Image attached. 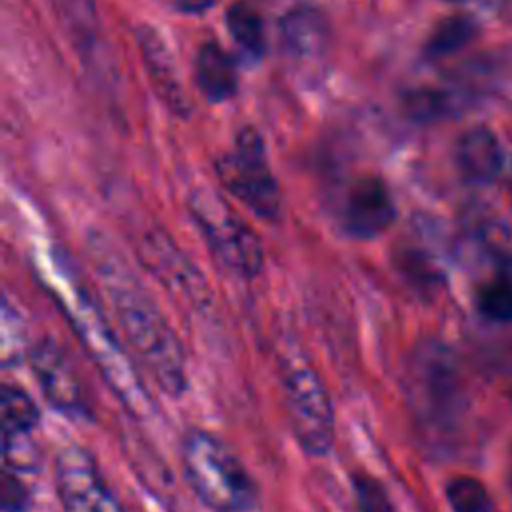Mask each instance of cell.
<instances>
[{"instance_id":"obj_16","label":"cell","mask_w":512,"mask_h":512,"mask_svg":"<svg viewBox=\"0 0 512 512\" xmlns=\"http://www.w3.org/2000/svg\"><path fill=\"white\" fill-rule=\"evenodd\" d=\"M328 28L320 12L312 8H298L286 14L282 22L284 48L298 58L318 56L326 44Z\"/></svg>"},{"instance_id":"obj_13","label":"cell","mask_w":512,"mask_h":512,"mask_svg":"<svg viewBox=\"0 0 512 512\" xmlns=\"http://www.w3.org/2000/svg\"><path fill=\"white\" fill-rule=\"evenodd\" d=\"M456 164L462 176L472 184L494 182L504 166V154L498 138L488 128L468 130L458 140Z\"/></svg>"},{"instance_id":"obj_4","label":"cell","mask_w":512,"mask_h":512,"mask_svg":"<svg viewBox=\"0 0 512 512\" xmlns=\"http://www.w3.org/2000/svg\"><path fill=\"white\" fill-rule=\"evenodd\" d=\"M278 374L296 442L312 458L326 456L334 446L336 416L322 376L300 352L282 354Z\"/></svg>"},{"instance_id":"obj_8","label":"cell","mask_w":512,"mask_h":512,"mask_svg":"<svg viewBox=\"0 0 512 512\" xmlns=\"http://www.w3.org/2000/svg\"><path fill=\"white\" fill-rule=\"evenodd\" d=\"M56 494L64 512H124L88 452L68 446L54 464Z\"/></svg>"},{"instance_id":"obj_11","label":"cell","mask_w":512,"mask_h":512,"mask_svg":"<svg viewBox=\"0 0 512 512\" xmlns=\"http://www.w3.org/2000/svg\"><path fill=\"white\" fill-rule=\"evenodd\" d=\"M396 220V206L388 186L376 176L352 184L342 206V228L356 240H374Z\"/></svg>"},{"instance_id":"obj_19","label":"cell","mask_w":512,"mask_h":512,"mask_svg":"<svg viewBox=\"0 0 512 512\" xmlns=\"http://www.w3.org/2000/svg\"><path fill=\"white\" fill-rule=\"evenodd\" d=\"M446 500L452 512H492L486 486L472 476H456L446 484Z\"/></svg>"},{"instance_id":"obj_9","label":"cell","mask_w":512,"mask_h":512,"mask_svg":"<svg viewBox=\"0 0 512 512\" xmlns=\"http://www.w3.org/2000/svg\"><path fill=\"white\" fill-rule=\"evenodd\" d=\"M140 258L170 292L180 296L200 314L210 312L212 292L200 270L190 262L184 252L160 230L144 236L140 244Z\"/></svg>"},{"instance_id":"obj_23","label":"cell","mask_w":512,"mask_h":512,"mask_svg":"<svg viewBox=\"0 0 512 512\" xmlns=\"http://www.w3.org/2000/svg\"><path fill=\"white\" fill-rule=\"evenodd\" d=\"M30 504L28 484L22 480V472L10 466L2 470V508L4 512H24Z\"/></svg>"},{"instance_id":"obj_6","label":"cell","mask_w":512,"mask_h":512,"mask_svg":"<svg viewBox=\"0 0 512 512\" xmlns=\"http://www.w3.org/2000/svg\"><path fill=\"white\" fill-rule=\"evenodd\" d=\"M222 186L252 214L274 222L282 212L280 186L268 164L266 148L254 128L238 132L234 148L218 162Z\"/></svg>"},{"instance_id":"obj_14","label":"cell","mask_w":512,"mask_h":512,"mask_svg":"<svg viewBox=\"0 0 512 512\" xmlns=\"http://www.w3.org/2000/svg\"><path fill=\"white\" fill-rule=\"evenodd\" d=\"M196 84L210 102H224L234 96L238 88L236 64L220 44L208 42L198 50Z\"/></svg>"},{"instance_id":"obj_2","label":"cell","mask_w":512,"mask_h":512,"mask_svg":"<svg viewBox=\"0 0 512 512\" xmlns=\"http://www.w3.org/2000/svg\"><path fill=\"white\" fill-rule=\"evenodd\" d=\"M54 260H48L44 266V278L50 280V286L56 292L66 316L70 318L74 332L82 340L86 352L92 356L94 364L102 372L108 386L122 400V404L136 416H144L150 408V398L134 370L128 354L120 346L118 336L112 332L102 314L94 308L92 300L84 290L72 282L64 268L58 270Z\"/></svg>"},{"instance_id":"obj_15","label":"cell","mask_w":512,"mask_h":512,"mask_svg":"<svg viewBox=\"0 0 512 512\" xmlns=\"http://www.w3.org/2000/svg\"><path fill=\"white\" fill-rule=\"evenodd\" d=\"M2 446L22 444L40 424V410L32 396L14 384L2 386L0 398Z\"/></svg>"},{"instance_id":"obj_20","label":"cell","mask_w":512,"mask_h":512,"mask_svg":"<svg viewBox=\"0 0 512 512\" xmlns=\"http://www.w3.org/2000/svg\"><path fill=\"white\" fill-rule=\"evenodd\" d=\"M64 28L74 42L86 46L96 34V6L94 0H54Z\"/></svg>"},{"instance_id":"obj_5","label":"cell","mask_w":512,"mask_h":512,"mask_svg":"<svg viewBox=\"0 0 512 512\" xmlns=\"http://www.w3.org/2000/svg\"><path fill=\"white\" fill-rule=\"evenodd\" d=\"M188 210L210 254L232 276L254 280L264 270L260 236L216 190H194Z\"/></svg>"},{"instance_id":"obj_1","label":"cell","mask_w":512,"mask_h":512,"mask_svg":"<svg viewBox=\"0 0 512 512\" xmlns=\"http://www.w3.org/2000/svg\"><path fill=\"white\" fill-rule=\"evenodd\" d=\"M102 264L100 278L130 354L164 394L182 396L188 388V368L182 342L172 324L140 284L130 274L126 276L118 262Z\"/></svg>"},{"instance_id":"obj_7","label":"cell","mask_w":512,"mask_h":512,"mask_svg":"<svg viewBox=\"0 0 512 512\" xmlns=\"http://www.w3.org/2000/svg\"><path fill=\"white\" fill-rule=\"evenodd\" d=\"M408 394L414 410L430 426H446L456 420L462 406V388L456 362L436 344L422 346L410 362Z\"/></svg>"},{"instance_id":"obj_25","label":"cell","mask_w":512,"mask_h":512,"mask_svg":"<svg viewBox=\"0 0 512 512\" xmlns=\"http://www.w3.org/2000/svg\"><path fill=\"white\" fill-rule=\"evenodd\" d=\"M446 2H464V0H446Z\"/></svg>"},{"instance_id":"obj_17","label":"cell","mask_w":512,"mask_h":512,"mask_svg":"<svg viewBox=\"0 0 512 512\" xmlns=\"http://www.w3.org/2000/svg\"><path fill=\"white\" fill-rule=\"evenodd\" d=\"M226 28L236 42L238 48H242L250 56H260L266 46L264 36V24L260 14L248 6V4H232L226 12Z\"/></svg>"},{"instance_id":"obj_24","label":"cell","mask_w":512,"mask_h":512,"mask_svg":"<svg viewBox=\"0 0 512 512\" xmlns=\"http://www.w3.org/2000/svg\"><path fill=\"white\" fill-rule=\"evenodd\" d=\"M220 2L222 0H174V6L184 14H202Z\"/></svg>"},{"instance_id":"obj_12","label":"cell","mask_w":512,"mask_h":512,"mask_svg":"<svg viewBox=\"0 0 512 512\" xmlns=\"http://www.w3.org/2000/svg\"><path fill=\"white\" fill-rule=\"evenodd\" d=\"M138 48L144 60V68L148 78L158 94V98L178 116H186L190 112V100L184 90L178 66L174 62L172 52L168 50L162 36L156 30L142 26L136 34Z\"/></svg>"},{"instance_id":"obj_10","label":"cell","mask_w":512,"mask_h":512,"mask_svg":"<svg viewBox=\"0 0 512 512\" xmlns=\"http://www.w3.org/2000/svg\"><path fill=\"white\" fill-rule=\"evenodd\" d=\"M34 378L54 410L70 418H90L88 394L64 350L50 338H42L28 350Z\"/></svg>"},{"instance_id":"obj_22","label":"cell","mask_w":512,"mask_h":512,"mask_svg":"<svg viewBox=\"0 0 512 512\" xmlns=\"http://www.w3.org/2000/svg\"><path fill=\"white\" fill-rule=\"evenodd\" d=\"M480 312L494 322H512V284L490 282L478 292Z\"/></svg>"},{"instance_id":"obj_18","label":"cell","mask_w":512,"mask_h":512,"mask_svg":"<svg viewBox=\"0 0 512 512\" xmlns=\"http://www.w3.org/2000/svg\"><path fill=\"white\" fill-rule=\"evenodd\" d=\"M476 26L466 16H452L440 22L426 42V54L430 58H446L462 50L474 38Z\"/></svg>"},{"instance_id":"obj_3","label":"cell","mask_w":512,"mask_h":512,"mask_svg":"<svg viewBox=\"0 0 512 512\" xmlns=\"http://www.w3.org/2000/svg\"><path fill=\"white\" fill-rule=\"evenodd\" d=\"M182 468L194 494L214 512L254 508L256 482L220 436L208 430H190L182 442Z\"/></svg>"},{"instance_id":"obj_21","label":"cell","mask_w":512,"mask_h":512,"mask_svg":"<svg viewBox=\"0 0 512 512\" xmlns=\"http://www.w3.org/2000/svg\"><path fill=\"white\" fill-rule=\"evenodd\" d=\"M356 512H396L384 484L368 472L356 470L350 474Z\"/></svg>"}]
</instances>
